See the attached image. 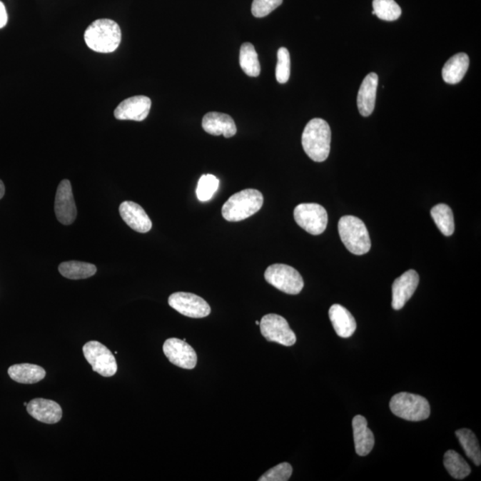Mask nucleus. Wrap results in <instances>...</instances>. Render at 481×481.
Returning a JSON list of instances; mask_svg holds the SVG:
<instances>
[{
	"mask_svg": "<svg viewBox=\"0 0 481 481\" xmlns=\"http://www.w3.org/2000/svg\"><path fill=\"white\" fill-rule=\"evenodd\" d=\"M331 138V128L328 122L315 118L305 127L301 143L305 153L311 160L323 163L329 156Z\"/></svg>",
	"mask_w": 481,
	"mask_h": 481,
	"instance_id": "1",
	"label": "nucleus"
},
{
	"mask_svg": "<svg viewBox=\"0 0 481 481\" xmlns=\"http://www.w3.org/2000/svg\"><path fill=\"white\" fill-rule=\"evenodd\" d=\"M86 44L93 51L113 53L119 48L121 31L119 24L111 19H98L89 25L85 31Z\"/></svg>",
	"mask_w": 481,
	"mask_h": 481,
	"instance_id": "2",
	"label": "nucleus"
},
{
	"mask_svg": "<svg viewBox=\"0 0 481 481\" xmlns=\"http://www.w3.org/2000/svg\"><path fill=\"white\" fill-rule=\"evenodd\" d=\"M263 196L256 189H244L232 196L222 207V216L229 222H238L253 216L263 206Z\"/></svg>",
	"mask_w": 481,
	"mask_h": 481,
	"instance_id": "3",
	"label": "nucleus"
},
{
	"mask_svg": "<svg viewBox=\"0 0 481 481\" xmlns=\"http://www.w3.org/2000/svg\"><path fill=\"white\" fill-rule=\"evenodd\" d=\"M338 231L344 245L351 253L364 255L371 249L368 228L360 218L354 216L340 218Z\"/></svg>",
	"mask_w": 481,
	"mask_h": 481,
	"instance_id": "4",
	"label": "nucleus"
},
{
	"mask_svg": "<svg viewBox=\"0 0 481 481\" xmlns=\"http://www.w3.org/2000/svg\"><path fill=\"white\" fill-rule=\"evenodd\" d=\"M390 408L398 417L410 422L425 421L430 415V404L425 398L407 393L395 395L390 402Z\"/></svg>",
	"mask_w": 481,
	"mask_h": 481,
	"instance_id": "5",
	"label": "nucleus"
},
{
	"mask_svg": "<svg viewBox=\"0 0 481 481\" xmlns=\"http://www.w3.org/2000/svg\"><path fill=\"white\" fill-rule=\"evenodd\" d=\"M265 279L269 285L281 292L296 295L303 290L304 281L303 276L295 268L285 264L269 265L265 271Z\"/></svg>",
	"mask_w": 481,
	"mask_h": 481,
	"instance_id": "6",
	"label": "nucleus"
},
{
	"mask_svg": "<svg viewBox=\"0 0 481 481\" xmlns=\"http://www.w3.org/2000/svg\"><path fill=\"white\" fill-rule=\"evenodd\" d=\"M293 216L296 223L308 234L321 235L328 227V211L320 204L300 203L294 209Z\"/></svg>",
	"mask_w": 481,
	"mask_h": 481,
	"instance_id": "7",
	"label": "nucleus"
},
{
	"mask_svg": "<svg viewBox=\"0 0 481 481\" xmlns=\"http://www.w3.org/2000/svg\"><path fill=\"white\" fill-rule=\"evenodd\" d=\"M260 333L268 342L276 343L281 345L290 347L296 343L295 333L290 329L288 322L281 315L268 314L262 318Z\"/></svg>",
	"mask_w": 481,
	"mask_h": 481,
	"instance_id": "8",
	"label": "nucleus"
},
{
	"mask_svg": "<svg viewBox=\"0 0 481 481\" xmlns=\"http://www.w3.org/2000/svg\"><path fill=\"white\" fill-rule=\"evenodd\" d=\"M83 353L93 371L103 377H111L117 372V362L113 354L102 343L92 340L85 344Z\"/></svg>",
	"mask_w": 481,
	"mask_h": 481,
	"instance_id": "9",
	"label": "nucleus"
},
{
	"mask_svg": "<svg viewBox=\"0 0 481 481\" xmlns=\"http://www.w3.org/2000/svg\"><path fill=\"white\" fill-rule=\"evenodd\" d=\"M168 301L172 308L186 317L203 318L211 314V307L207 301L193 293H175Z\"/></svg>",
	"mask_w": 481,
	"mask_h": 481,
	"instance_id": "10",
	"label": "nucleus"
},
{
	"mask_svg": "<svg viewBox=\"0 0 481 481\" xmlns=\"http://www.w3.org/2000/svg\"><path fill=\"white\" fill-rule=\"evenodd\" d=\"M55 211L57 220L63 225L69 226L76 220V204L74 202L71 182L68 179L61 181L57 188Z\"/></svg>",
	"mask_w": 481,
	"mask_h": 481,
	"instance_id": "11",
	"label": "nucleus"
},
{
	"mask_svg": "<svg viewBox=\"0 0 481 481\" xmlns=\"http://www.w3.org/2000/svg\"><path fill=\"white\" fill-rule=\"evenodd\" d=\"M163 353L172 364L184 369H193L197 364V355L185 340L168 339L163 344Z\"/></svg>",
	"mask_w": 481,
	"mask_h": 481,
	"instance_id": "12",
	"label": "nucleus"
},
{
	"mask_svg": "<svg viewBox=\"0 0 481 481\" xmlns=\"http://www.w3.org/2000/svg\"><path fill=\"white\" fill-rule=\"evenodd\" d=\"M152 101L146 96H131L122 101L114 111V117L120 121H142L150 113Z\"/></svg>",
	"mask_w": 481,
	"mask_h": 481,
	"instance_id": "13",
	"label": "nucleus"
},
{
	"mask_svg": "<svg viewBox=\"0 0 481 481\" xmlns=\"http://www.w3.org/2000/svg\"><path fill=\"white\" fill-rule=\"evenodd\" d=\"M418 273L410 269L400 278L395 280L393 285V308L395 310H400L414 295L419 285Z\"/></svg>",
	"mask_w": 481,
	"mask_h": 481,
	"instance_id": "14",
	"label": "nucleus"
},
{
	"mask_svg": "<svg viewBox=\"0 0 481 481\" xmlns=\"http://www.w3.org/2000/svg\"><path fill=\"white\" fill-rule=\"evenodd\" d=\"M120 214L125 223L138 233L149 232L153 224L145 210L134 202H124L120 206Z\"/></svg>",
	"mask_w": 481,
	"mask_h": 481,
	"instance_id": "15",
	"label": "nucleus"
},
{
	"mask_svg": "<svg viewBox=\"0 0 481 481\" xmlns=\"http://www.w3.org/2000/svg\"><path fill=\"white\" fill-rule=\"evenodd\" d=\"M26 407L29 414L37 421L54 425L62 419V408L55 401L45 398H34Z\"/></svg>",
	"mask_w": 481,
	"mask_h": 481,
	"instance_id": "16",
	"label": "nucleus"
},
{
	"mask_svg": "<svg viewBox=\"0 0 481 481\" xmlns=\"http://www.w3.org/2000/svg\"><path fill=\"white\" fill-rule=\"evenodd\" d=\"M203 128L208 134L223 135L227 138H232L238 131L235 121L231 116L217 112L208 113L204 116Z\"/></svg>",
	"mask_w": 481,
	"mask_h": 481,
	"instance_id": "17",
	"label": "nucleus"
},
{
	"mask_svg": "<svg viewBox=\"0 0 481 481\" xmlns=\"http://www.w3.org/2000/svg\"><path fill=\"white\" fill-rule=\"evenodd\" d=\"M378 81V75L372 73L362 82L358 94V106L362 116L368 117L375 110Z\"/></svg>",
	"mask_w": 481,
	"mask_h": 481,
	"instance_id": "18",
	"label": "nucleus"
},
{
	"mask_svg": "<svg viewBox=\"0 0 481 481\" xmlns=\"http://www.w3.org/2000/svg\"><path fill=\"white\" fill-rule=\"evenodd\" d=\"M329 318L333 329L342 338H349L356 331V320L350 312L342 305H333L329 310Z\"/></svg>",
	"mask_w": 481,
	"mask_h": 481,
	"instance_id": "19",
	"label": "nucleus"
},
{
	"mask_svg": "<svg viewBox=\"0 0 481 481\" xmlns=\"http://www.w3.org/2000/svg\"><path fill=\"white\" fill-rule=\"evenodd\" d=\"M355 450L360 457H365L375 446V436L368 428V421L362 415H356L353 421Z\"/></svg>",
	"mask_w": 481,
	"mask_h": 481,
	"instance_id": "20",
	"label": "nucleus"
},
{
	"mask_svg": "<svg viewBox=\"0 0 481 481\" xmlns=\"http://www.w3.org/2000/svg\"><path fill=\"white\" fill-rule=\"evenodd\" d=\"M470 59L467 54L459 53L447 61L442 69L443 80L447 84H458L467 73Z\"/></svg>",
	"mask_w": 481,
	"mask_h": 481,
	"instance_id": "21",
	"label": "nucleus"
},
{
	"mask_svg": "<svg viewBox=\"0 0 481 481\" xmlns=\"http://www.w3.org/2000/svg\"><path fill=\"white\" fill-rule=\"evenodd\" d=\"M10 378L16 383L34 384L45 378L46 371L41 366L32 364H18L10 366Z\"/></svg>",
	"mask_w": 481,
	"mask_h": 481,
	"instance_id": "22",
	"label": "nucleus"
},
{
	"mask_svg": "<svg viewBox=\"0 0 481 481\" xmlns=\"http://www.w3.org/2000/svg\"><path fill=\"white\" fill-rule=\"evenodd\" d=\"M59 269L64 278L73 280L91 278L98 271L95 265L75 260L63 262Z\"/></svg>",
	"mask_w": 481,
	"mask_h": 481,
	"instance_id": "23",
	"label": "nucleus"
},
{
	"mask_svg": "<svg viewBox=\"0 0 481 481\" xmlns=\"http://www.w3.org/2000/svg\"><path fill=\"white\" fill-rule=\"evenodd\" d=\"M444 466L447 472L457 480H464L472 472L468 462L454 450H448L445 454Z\"/></svg>",
	"mask_w": 481,
	"mask_h": 481,
	"instance_id": "24",
	"label": "nucleus"
},
{
	"mask_svg": "<svg viewBox=\"0 0 481 481\" xmlns=\"http://www.w3.org/2000/svg\"><path fill=\"white\" fill-rule=\"evenodd\" d=\"M430 215L444 236H450L454 234V214L450 206L444 203L437 204L430 211Z\"/></svg>",
	"mask_w": 481,
	"mask_h": 481,
	"instance_id": "25",
	"label": "nucleus"
},
{
	"mask_svg": "<svg viewBox=\"0 0 481 481\" xmlns=\"http://www.w3.org/2000/svg\"><path fill=\"white\" fill-rule=\"evenodd\" d=\"M240 66L248 76L258 77L260 74V64L254 46L243 43L240 49Z\"/></svg>",
	"mask_w": 481,
	"mask_h": 481,
	"instance_id": "26",
	"label": "nucleus"
},
{
	"mask_svg": "<svg viewBox=\"0 0 481 481\" xmlns=\"http://www.w3.org/2000/svg\"><path fill=\"white\" fill-rule=\"evenodd\" d=\"M459 442L464 448L466 455L471 459L476 466L481 464V450L478 440L475 434L468 429H460L455 432Z\"/></svg>",
	"mask_w": 481,
	"mask_h": 481,
	"instance_id": "27",
	"label": "nucleus"
},
{
	"mask_svg": "<svg viewBox=\"0 0 481 481\" xmlns=\"http://www.w3.org/2000/svg\"><path fill=\"white\" fill-rule=\"evenodd\" d=\"M373 9L377 17L387 21L398 20L402 13L395 0H373Z\"/></svg>",
	"mask_w": 481,
	"mask_h": 481,
	"instance_id": "28",
	"label": "nucleus"
},
{
	"mask_svg": "<svg viewBox=\"0 0 481 481\" xmlns=\"http://www.w3.org/2000/svg\"><path fill=\"white\" fill-rule=\"evenodd\" d=\"M220 186V181L213 175H203L199 179L196 196L201 202H207L213 198Z\"/></svg>",
	"mask_w": 481,
	"mask_h": 481,
	"instance_id": "29",
	"label": "nucleus"
},
{
	"mask_svg": "<svg viewBox=\"0 0 481 481\" xmlns=\"http://www.w3.org/2000/svg\"><path fill=\"white\" fill-rule=\"evenodd\" d=\"M290 75V59L288 49H279L278 52V64L275 68V78L279 83H286Z\"/></svg>",
	"mask_w": 481,
	"mask_h": 481,
	"instance_id": "30",
	"label": "nucleus"
},
{
	"mask_svg": "<svg viewBox=\"0 0 481 481\" xmlns=\"http://www.w3.org/2000/svg\"><path fill=\"white\" fill-rule=\"evenodd\" d=\"M292 475V465L288 462H282V464L268 470L265 475L258 479V481H287L290 480Z\"/></svg>",
	"mask_w": 481,
	"mask_h": 481,
	"instance_id": "31",
	"label": "nucleus"
},
{
	"mask_svg": "<svg viewBox=\"0 0 481 481\" xmlns=\"http://www.w3.org/2000/svg\"><path fill=\"white\" fill-rule=\"evenodd\" d=\"M283 0H253L251 13L257 18L265 17L281 6Z\"/></svg>",
	"mask_w": 481,
	"mask_h": 481,
	"instance_id": "32",
	"label": "nucleus"
},
{
	"mask_svg": "<svg viewBox=\"0 0 481 481\" xmlns=\"http://www.w3.org/2000/svg\"><path fill=\"white\" fill-rule=\"evenodd\" d=\"M7 20H9V16H7L6 6L2 1H0V29L6 26Z\"/></svg>",
	"mask_w": 481,
	"mask_h": 481,
	"instance_id": "33",
	"label": "nucleus"
},
{
	"mask_svg": "<svg viewBox=\"0 0 481 481\" xmlns=\"http://www.w3.org/2000/svg\"><path fill=\"white\" fill-rule=\"evenodd\" d=\"M5 186H4V183L1 179H0V200H1L4 195H5Z\"/></svg>",
	"mask_w": 481,
	"mask_h": 481,
	"instance_id": "34",
	"label": "nucleus"
},
{
	"mask_svg": "<svg viewBox=\"0 0 481 481\" xmlns=\"http://www.w3.org/2000/svg\"><path fill=\"white\" fill-rule=\"evenodd\" d=\"M260 321H256V325H260Z\"/></svg>",
	"mask_w": 481,
	"mask_h": 481,
	"instance_id": "35",
	"label": "nucleus"
}]
</instances>
